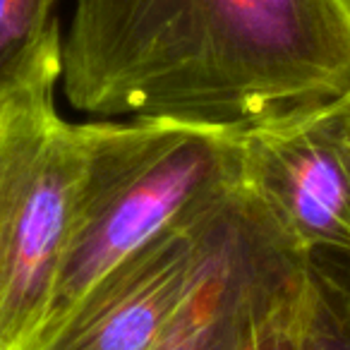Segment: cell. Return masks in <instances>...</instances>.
I'll list each match as a JSON object with an SVG mask.
<instances>
[{"mask_svg":"<svg viewBox=\"0 0 350 350\" xmlns=\"http://www.w3.org/2000/svg\"><path fill=\"white\" fill-rule=\"evenodd\" d=\"M58 0H0V103L46 75L63 72Z\"/></svg>","mask_w":350,"mask_h":350,"instance_id":"obj_7","label":"cell"},{"mask_svg":"<svg viewBox=\"0 0 350 350\" xmlns=\"http://www.w3.org/2000/svg\"><path fill=\"white\" fill-rule=\"evenodd\" d=\"M302 281L254 329L245 350H297L300 345Z\"/></svg>","mask_w":350,"mask_h":350,"instance_id":"obj_9","label":"cell"},{"mask_svg":"<svg viewBox=\"0 0 350 350\" xmlns=\"http://www.w3.org/2000/svg\"><path fill=\"white\" fill-rule=\"evenodd\" d=\"M302 262L238 192L190 293L151 350H245L259 321L302 281Z\"/></svg>","mask_w":350,"mask_h":350,"instance_id":"obj_5","label":"cell"},{"mask_svg":"<svg viewBox=\"0 0 350 350\" xmlns=\"http://www.w3.org/2000/svg\"><path fill=\"white\" fill-rule=\"evenodd\" d=\"M297 350H350V254L314 252L302 262Z\"/></svg>","mask_w":350,"mask_h":350,"instance_id":"obj_8","label":"cell"},{"mask_svg":"<svg viewBox=\"0 0 350 350\" xmlns=\"http://www.w3.org/2000/svg\"><path fill=\"white\" fill-rule=\"evenodd\" d=\"M84 159L51 305V334L103 276L240 192V132L135 118L82 122ZM29 343V345H31ZM27 345V348H29Z\"/></svg>","mask_w":350,"mask_h":350,"instance_id":"obj_2","label":"cell"},{"mask_svg":"<svg viewBox=\"0 0 350 350\" xmlns=\"http://www.w3.org/2000/svg\"><path fill=\"white\" fill-rule=\"evenodd\" d=\"M228 204L168 230L116 267L25 350H151L190 293Z\"/></svg>","mask_w":350,"mask_h":350,"instance_id":"obj_6","label":"cell"},{"mask_svg":"<svg viewBox=\"0 0 350 350\" xmlns=\"http://www.w3.org/2000/svg\"><path fill=\"white\" fill-rule=\"evenodd\" d=\"M348 98L240 132V192L302 259L350 254Z\"/></svg>","mask_w":350,"mask_h":350,"instance_id":"obj_4","label":"cell"},{"mask_svg":"<svg viewBox=\"0 0 350 350\" xmlns=\"http://www.w3.org/2000/svg\"><path fill=\"white\" fill-rule=\"evenodd\" d=\"M58 79L0 103V350H25L39 331L72 219L84 132L55 111Z\"/></svg>","mask_w":350,"mask_h":350,"instance_id":"obj_3","label":"cell"},{"mask_svg":"<svg viewBox=\"0 0 350 350\" xmlns=\"http://www.w3.org/2000/svg\"><path fill=\"white\" fill-rule=\"evenodd\" d=\"M348 132H350V98H348Z\"/></svg>","mask_w":350,"mask_h":350,"instance_id":"obj_10","label":"cell"},{"mask_svg":"<svg viewBox=\"0 0 350 350\" xmlns=\"http://www.w3.org/2000/svg\"><path fill=\"white\" fill-rule=\"evenodd\" d=\"M60 60L89 116L245 132L350 96V0H77Z\"/></svg>","mask_w":350,"mask_h":350,"instance_id":"obj_1","label":"cell"}]
</instances>
